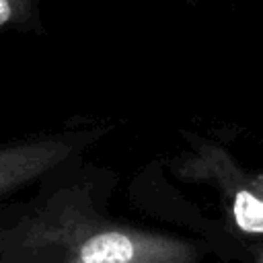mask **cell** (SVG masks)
Returning <instances> with one entry per match:
<instances>
[{"mask_svg": "<svg viewBox=\"0 0 263 263\" xmlns=\"http://www.w3.org/2000/svg\"><path fill=\"white\" fill-rule=\"evenodd\" d=\"M6 263H197L195 245L115 224L72 191L27 212L2 247Z\"/></svg>", "mask_w": 263, "mask_h": 263, "instance_id": "cell-1", "label": "cell"}, {"mask_svg": "<svg viewBox=\"0 0 263 263\" xmlns=\"http://www.w3.org/2000/svg\"><path fill=\"white\" fill-rule=\"evenodd\" d=\"M175 168L183 179L214 185L240 232L263 234V173L245 171L222 146L212 142H197L177 160Z\"/></svg>", "mask_w": 263, "mask_h": 263, "instance_id": "cell-2", "label": "cell"}, {"mask_svg": "<svg viewBox=\"0 0 263 263\" xmlns=\"http://www.w3.org/2000/svg\"><path fill=\"white\" fill-rule=\"evenodd\" d=\"M72 150L74 142L58 136L0 144V197L55 168Z\"/></svg>", "mask_w": 263, "mask_h": 263, "instance_id": "cell-3", "label": "cell"}, {"mask_svg": "<svg viewBox=\"0 0 263 263\" xmlns=\"http://www.w3.org/2000/svg\"><path fill=\"white\" fill-rule=\"evenodd\" d=\"M12 18V4L10 0H0V27Z\"/></svg>", "mask_w": 263, "mask_h": 263, "instance_id": "cell-4", "label": "cell"}, {"mask_svg": "<svg viewBox=\"0 0 263 263\" xmlns=\"http://www.w3.org/2000/svg\"><path fill=\"white\" fill-rule=\"evenodd\" d=\"M255 263H263V249L257 253V257H255Z\"/></svg>", "mask_w": 263, "mask_h": 263, "instance_id": "cell-5", "label": "cell"}]
</instances>
